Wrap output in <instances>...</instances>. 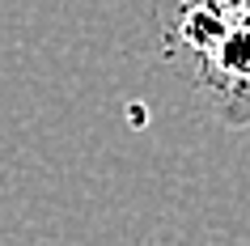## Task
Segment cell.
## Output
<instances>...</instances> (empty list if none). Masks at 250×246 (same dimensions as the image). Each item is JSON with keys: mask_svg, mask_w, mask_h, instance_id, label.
<instances>
[{"mask_svg": "<svg viewBox=\"0 0 250 246\" xmlns=\"http://www.w3.org/2000/svg\"><path fill=\"white\" fill-rule=\"evenodd\" d=\"M174 39L195 55L199 85L229 128L250 123V22L225 13L212 0H183L174 13Z\"/></svg>", "mask_w": 250, "mask_h": 246, "instance_id": "6da1fadb", "label": "cell"}, {"mask_svg": "<svg viewBox=\"0 0 250 246\" xmlns=\"http://www.w3.org/2000/svg\"><path fill=\"white\" fill-rule=\"evenodd\" d=\"M212 4H221L225 13H233V17H246V22H250V0H212Z\"/></svg>", "mask_w": 250, "mask_h": 246, "instance_id": "7a4b0ae2", "label": "cell"}]
</instances>
